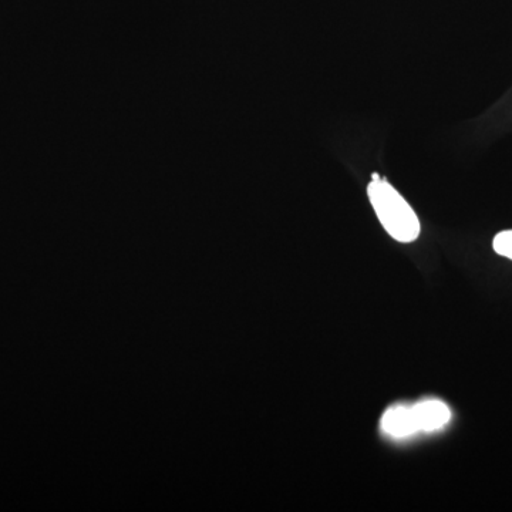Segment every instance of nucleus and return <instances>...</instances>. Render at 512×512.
Segmentation results:
<instances>
[{"label": "nucleus", "mask_w": 512, "mask_h": 512, "mask_svg": "<svg viewBox=\"0 0 512 512\" xmlns=\"http://www.w3.org/2000/svg\"><path fill=\"white\" fill-rule=\"evenodd\" d=\"M493 248L498 255L504 256V258L511 259L512 261V229L495 235Z\"/></svg>", "instance_id": "20e7f679"}, {"label": "nucleus", "mask_w": 512, "mask_h": 512, "mask_svg": "<svg viewBox=\"0 0 512 512\" xmlns=\"http://www.w3.org/2000/svg\"><path fill=\"white\" fill-rule=\"evenodd\" d=\"M382 429L394 439H406L419 433L413 407L393 406L382 417Z\"/></svg>", "instance_id": "f03ea898"}, {"label": "nucleus", "mask_w": 512, "mask_h": 512, "mask_svg": "<svg viewBox=\"0 0 512 512\" xmlns=\"http://www.w3.org/2000/svg\"><path fill=\"white\" fill-rule=\"evenodd\" d=\"M413 412L419 431L424 433L443 429L451 419L450 409L440 400H424L417 403L413 406Z\"/></svg>", "instance_id": "7ed1b4c3"}, {"label": "nucleus", "mask_w": 512, "mask_h": 512, "mask_svg": "<svg viewBox=\"0 0 512 512\" xmlns=\"http://www.w3.org/2000/svg\"><path fill=\"white\" fill-rule=\"evenodd\" d=\"M367 195L380 224L390 237L402 244H409L419 238V217L392 185L377 178L367 187Z\"/></svg>", "instance_id": "f257e3e1"}]
</instances>
